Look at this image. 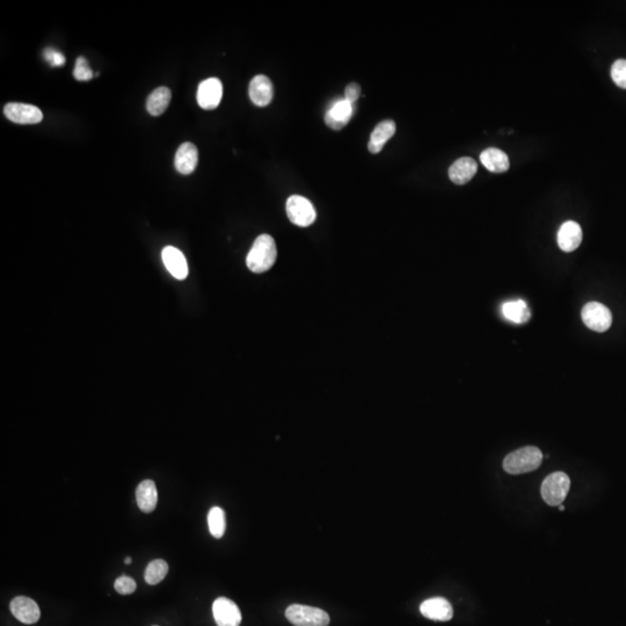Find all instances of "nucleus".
Returning a JSON list of instances; mask_svg holds the SVG:
<instances>
[{"label": "nucleus", "mask_w": 626, "mask_h": 626, "mask_svg": "<svg viewBox=\"0 0 626 626\" xmlns=\"http://www.w3.org/2000/svg\"><path fill=\"white\" fill-rule=\"evenodd\" d=\"M114 588H115V591L119 594L130 595L133 594L134 591H136L137 584H136L135 580L133 578L126 577V575H122V577L117 579V581L114 584Z\"/></svg>", "instance_id": "nucleus-27"}, {"label": "nucleus", "mask_w": 626, "mask_h": 626, "mask_svg": "<svg viewBox=\"0 0 626 626\" xmlns=\"http://www.w3.org/2000/svg\"><path fill=\"white\" fill-rule=\"evenodd\" d=\"M542 461L543 454L538 448L524 447L506 456L504 468L509 475H522L537 470Z\"/></svg>", "instance_id": "nucleus-2"}, {"label": "nucleus", "mask_w": 626, "mask_h": 626, "mask_svg": "<svg viewBox=\"0 0 626 626\" xmlns=\"http://www.w3.org/2000/svg\"><path fill=\"white\" fill-rule=\"evenodd\" d=\"M502 314L512 323L524 324L530 319V310L522 300H510L502 305Z\"/></svg>", "instance_id": "nucleus-22"}, {"label": "nucleus", "mask_w": 626, "mask_h": 626, "mask_svg": "<svg viewBox=\"0 0 626 626\" xmlns=\"http://www.w3.org/2000/svg\"><path fill=\"white\" fill-rule=\"evenodd\" d=\"M278 258V249L273 237L261 235L255 239L252 249H249L246 265L255 274H261L275 265Z\"/></svg>", "instance_id": "nucleus-1"}, {"label": "nucleus", "mask_w": 626, "mask_h": 626, "mask_svg": "<svg viewBox=\"0 0 626 626\" xmlns=\"http://www.w3.org/2000/svg\"><path fill=\"white\" fill-rule=\"evenodd\" d=\"M11 613L23 624H35L41 617V610L35 601L30 597L18 596L11 602Z\"/></svg>", "instance_id": "nucleus-10"}, {"label": "nucleus", "mask_w": 626, "mask_h": 626, "mask_svg": "<svg viewBox=\"0 0 626 626\" xmlns=\"http://www.w3.org/2000/svg\"><path fill=\"white\" fill-rule=\"evenodd\" d=\"M136 500L139 509L143 513H151L157 507L158 502V492L155 488V481L146 479L138 485L136 490Z\"/></svg>", "instance_id": "nucleus-19"}, {"label": "nucleus", "mask_w": 626, "mask_h": 626, "mask_svg": "<svg viewBox=\"0 0 626 626\" xmlns=\"http://www.w3.org/2000/svg\"><path fill=\"white\" fill-rule=\"evenodd\" d=\"M559 247L564 252H573L582 242L581 226L574 220H567L560 226L557 236Z\"/></svg>", "instance_id": "nucleus-13"}, {"label": "nucleus", "mask_w": 626, "mask_h": 626, "mask_svg": "<svg viewBox=\"0 0 626 626\" xmlns=\"http://www.w3.org/2000/svg\"><path fill=\"white\" fill-rule=\"evenodd\" d=\"M285 617L295 626H327L329 624L326 611L303 604H293L288 607Z\"/></svg>", "instance_id": "nucleus-4"}, {"label": "nucleus", "mask_w": 626, "mask_h": 626, "mask_svg": "<svg viewBox=\"0 0 626 626\" xmlns=\"http://www.w3.org/2000/svg\"><path fill=\"white\" fill-rule=\"evenodd\" d=\"M478 165L475 159L463 157L456 160L449 168V178L456 184H468L477 173Z\"/></svg>", "instance_id": "nucleus-18"}, {"label": "nucleus", "mask_w": 626, "mask_h": 626, "mask_svg": "<svg viewBox=\"0 0 626 626\" xmlns=\"http://www.w3.org/2000/svg\"><path fill=\"white\" fill-rule=\"evenodd\" d=\"M172 93L170 88H155L146 101V110L151 114L152 117H159L167 110L168 105L171 102Z\"/></svg>", "instance_id": "nucleus-21"}, {"label": "nucleus", "mask_w": 626, "mask_h": 626, "mask_svg": "<svg viewBox=\"0 0 626 626\" xmlns=\"http://www.w3.org/2000/svg\"><path fill=\"white\" fill-rule=\"evenodd\" d=\"M208 526L209 531L215 538H222L226 530V517L224 510L220 507H213L208 514Z\"/></svg>", "instance_id": "nucleus-23"}, {"label": "nucleus", "mask_w": 626, "mask_h": 626, "mask_svg": "<svg viewBox=\"0 0 626 626\" xmlns=\"http://www.w3.org/2000/svg\"><path fill=\"white\" fill-rule=\"evenodd\" d=\"M396 130H397V126L392 119H384L381 123H378L377 126H374V131L369 139V151L374 155L379 153L389 139L396 134Z\"/></svg>", "instance_id": "nucleus-17"}, {"label": "nucleus", "mask_w": 626, "mask_h": 626, "mask_svg": "<svg viewBox=\"0 0 626 626\" xmlns=\"http://www.w3.org/2000/svg\"><path fill=\"white\" fill-rule=\"evenodd\" d=\"M360 94H361V88H360V85L356 84V83H352V84H349L347 88H346L345 90V100L348 101L352 105H355L356 101L358 100V98H360Z\"/></svg>", "instance_id": "nucleus-29"}, {"label": "nucleus", "mask_w": 626, "mask_h": 626, "mask_svg": "<svg viewBox=\"0 0 626 626\" xmlns=\"http://www.w3.org/2000/svg\"><path fill=\"white\" fill-rule=\"evenodd\" d=\"M213 615L218 626H240L242 613L233 601L218 597L213 604Z\"/></svg>", "instance_id": "nucleus-8"}, {"label": "nucleus", "mask_w": 626, "mask_h": 626, "mask_svg": "<svg viewBox=\"0 0 626 626\" xmlns=\"http://www.w3.org/2000/svg\"><path fill=\"white\" fill-rule=\"evenodd\" d=\"M124 562L129 565V564H131V562H133V559L130 558V557H126V558L124 559Z\"/></svg>", "instance_id": "nucleus-30"}, {"label": "nucleus", "mask_w": 626, "mask_h": 626, "mask_svg": "<svg viewBox=\"0 0 626 626\" xmlns=\"http://www.w3.org/2000/svg\"><path fill=\"white\" fill-rule=\"evenodd\" d=\"M287 215L291 223L300 228L312 225L317 213L313 204L305 197L293 195L287 201Z\"/></svg>", "instance_id": "nucleus-5"}, {"label": "nucleus", "mask_w": 626, "mask_h": 626, "mask_svg": "<svg viewBox=\"0 0 626 626\" xmlns=\"http://www.w3.org/2000/svg\"><path fill=\"white\" fill-rule=\"evenodd\" d=\"M584 325L595 332H606L613 324V314L606 305L598 302H589L584 305L581 312Z\"/></svg>", "instance_id": "nucleus-6"}, {"label": "nucleus", "mask_w": 626, "mask_h": 626, "mask_svg": "<svg viewBox=\"0 0 626 626\" xmlns=\"http://www.w3.org/2000/svg\"><path fill=\"white\" fill-rule=\"evenodd\" d=\"M199 163V151L193 143L186 142L179 146L175 153V165L180 175H191Z\"/></svg>", "instance_id": "nucleus-16"}, {"label": "nucleus", "mask_w": 626, "mask_h": 626, "mask_svg": "<svg viewBox=\"0 0 626 626\" xmlns=\"http://www.w3.org/2000/svg\"><path fill=\"white\" fill-rule=\"evenodd\" d=\"M353 112H354V105L345 99L338 101L327 110L325 123L331 129L341 130L352 119Z\"/></svg>", "instance_id": "nucleus-15"}, {"label": "nucleus", "mask_w": 626, "mask_h": 626, "mask_svg": "<svg viewBox=\"0 0 626 626\" xmlns=\"http://www.w3.org/2000/svg\"><path fill=\"white\" fill-rule=\"evenodd\" d=\"M571 480L565 472H553L544 479L541 488L543 500L549 506H560L567 497Z\"/></svg>", "instance_id": "nucleus-3"}, {"label": "nucleus", "mask_w": 626, "mask_h": 626, "mask_svg": "<svg viewBox=\"0 0 626 626\" xmlns=\"http://www.w3.org/2000/svg\"><path fill=\"white\" fill-rule=\"evenodd\" d=\"M163 262L172 276L184 280L188 276V265L184 253L173 246H166L162 252Z\"/></svg>", "instance_id": "nucleus-14"}, {"label": "nucleus", "mask_w": 626, "mask_h": 626, "mask_svg": "<svg viewBox=\"0 0 626 626\" xmlns=\"http://www.w3.org/2000/svg\"><path fill=\"white\" fill-rule=\"evenodd\" d=\"M73 77L78 81H88L93 78V72L90 70V65L85 57L81 56L76 61L75 71H73Z\"/></svg>", "instance_id": "nucleus-26"}, {"label": "nucleus", "mask_w": 626, "mask_h": 626, "mask_svg": "<svg viewBox=\"0 0 626 626\" xmlns=\"http://www.w3.org/2000/svg\"><path fill=\"white\" fill-rule=\"evenodd\" d=\"M7 119L18 124H36L43 119V114L39 107L20 102H11L4 108Z\"/></svg>", "instance_id": "nucleus-9"}, {"label": "nucleus", "mask_w": 626, "mask_h": 626, "mask_svg": "<svg viewBox=\"0 0 626 626\" xmlns=\"http://www.w3.org/2000/svg\"><path fill=\"white\" fill-rule=\"evenodd\" d=\"M167 573V562L163 560V559H155L153 562H150L148 567H146L144 578H146V584L155 586V584L162 582L166 578Z\"/></svg>", "instance_id": "nucleus-24"}, {"label": "nucleus", "mask_w": 626, "mask_h": 626, "mask_svg": "<svg viewBox=\"0 0 626 626\" xmlns=\"http://www.w3.org/2000/svg\"><path fill=\"white\" fill-rule=\"evenodd\" d=\"M45 61H48L52 66H61L64 65L65 57L61 52H56L54 49H45Z\"/></svg>", "instance_id": "nucleus-28"}, {"label": "nucleus", "mask_w": 626, "mask_h": 626, "mask_svg": "<svg viewBox=\"0 0 626 626\" xmlns=\"http://www.w3.org/2000/svg\"><path fill=\"white\" fill-rule=\"evenodd\" d=\"M420 613L428 620L448 622L454 617L451 604L443 597H432L420 606Z\"/></svg>", "instance_id": "nucleus-11"}, {"label": "nucleus", "mask_w": 626, "mask_h": 626, "mask_svg": "<svg viewBox=\"0 0 626 626\" xmlns=\"http://www.w3.org/2000/svg\"><path fill=\"white\" fill-rule=\"evenodd\" d=\"M480 162L492 173H504L510 167L508 155L497 148H488L481 152Z\"/></svg>", "instance_id": "nucleus-20"}, {"label": "nucleus", "mask_w": 626, "mask_h": 626, "mask_svg": "<svg viewBox=\"0 0 626 626\" xmlns=\"http://www.w3.org/2000/svg\"><path fill=\"white\" fill-rule=\"evenodd\" d=\"M249 94L255 106H268L274 97L273 83L266 76H255L249 83Z\"/></svg>", "instance_id": "nucleus-12"}, {"label": "nucleus", "mask_w": 626, "mask_h": 626, "mask_svg": "<svg viewBox=\"0 0 626 626\" xmlns=\"http://www.w3.org/2000/svg\"><path fill=\"white\" fill-rule=\"evenodd\" d=\"M559 510H560V512H564V510H565V507H564L562 504H560V506H559Z\"/></svg>", "instance_id": "nucleus-31"}, {"label": "nucleus", "mask_w": 626, "mask_h": 626, "mask_svg": "<svg viewBox=\"0 0 626 626\" xmlns=\"http://www.w3.org/2000/svg\"><path fill=\"white\" fill-rule=\"evenodd\" d=\"M611 78L618 88L626 90V59H617L611 66Z\"/></svg>", "instance_id": "nucleus-25"}, {"label": "nucleus", "mask_w": 626, "mask_h": 626, "mask_svg": "<svg viewBox=\"0 0 626 626\" xmlns=\"http://www.w3.org/2000/svg\"><path fill=\"white\" fill-rule=\"evenodd\" d=\"M223 97V85L218 78H209L199 85L197 104L206 110H215L220 106Z\"/></svg>", "instance_id": "nucleus-7"}]
</instances>
